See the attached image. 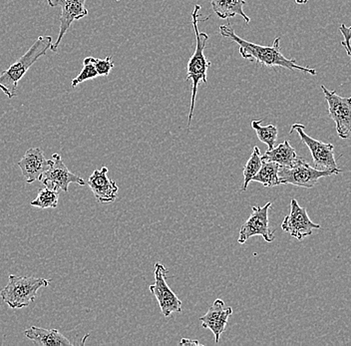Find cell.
<instances>
[{
    "label": "cell",
    "instance_id": "1",
    "mask_svg": "<svg viewBox=\"0 0 351 346\" xmlns=\"http://www.w3.org/2000/svg\"><path fill=\"white\" fill-rule=\"evenodd\" d=\"M219 34L221 36L232 39L234 43H237L240 47L239 51H240L241 57L247 59L251 62H256L267 67H282L289 70H298V71L304 72V73H308L313 76L317 74V70L300 66L296 64L295 59L287 58L280 50V37L274 39L271 46L254 45V43L245 40L237 35L230 23L219 26Z\"/></svg>",
    "mask_w": 351,
    "mask_h": 346
},
{
    "label": "cell",
    "instance_id": "2",
    "mask_svg": "<svg viewBox=\"0 0 351 346\" xmlns=\"http://www.w3.org/2000/svg\"><path fill=\"white\" fill-rule=\"evenodd\" d=\"M199 10H201V5L196 4L192 12L193 28H194L195 34H196V50L189 60L188 67H186V81L192 80V96H191L190 112H189V126H190L193 116H194L197 87H199L201 82L207 84L208 70L212 65V62L208 61L207 57L205 56L206 46H207L210 37L206 32H201L199 30V23H202V19H199L201 18Z\"/></svg>",
    "mask_w": 351,
    "mask_h": 346
},
{
    "label": "cell",
    "instance_id": "3",
    "mask_svg": "<svg viewBox=\"0 0 351 346\" xmlns=\"http://www.w3.org/2000/svg\"><path fill=\"white\" fill-rule=\"evenodd\" d=\"M52 41L53 38L51 36L41 35L24 55L0 74V90L8 96V99H12L16 95L19 81L38 59L47 53L48 49L51 48Z\"/></svg>",
    "mask_w": 351,
    "mask_h": 346
},
{
    "label": "cell",
    "instance_id": "4",
    "mask_svg": "<svg viewBox=\"0 0 351 346\" xmlns=\"http://www.w3.org/2000/svg\"><path fill=\"white\" fill-rule=\"evenodd\" d=\"M50 280L32 275H8V284L0 291V297L10 308H22L30 306L36 299L39 288L49 286Z\"/></svg>",
    "mask_w": 351,
    "mask_h": 346
},
{
    "label": "cell",
    "instance_id": "5",
    "mask_svg": "<svg viewBox=\"0 0 351 346\" xmlns=\"http://www.w3.org/2000/svg\"><path fill=\"white\" fill-rule=\"evenodd\" d=\"M335 175L331 171H320L311 167L300 158L291 167H280L278 171L280 185H293L296 187L311 188L317 185L318 180Z\"/></svg>",
    "mask_w": 351,
    "mask_h": 346
},
{
    "label": "cell",
    "instance_id": "6",
    "mask_svg": "<svg viewBox=\"0 0 351 346\" xmlns=\"http://www.w3.org/2000/svg\"><path fill=\"white\" fill-rule=\"evenodd\" d=\"M293 132L300 135L302 141L311 151L315 168L320 171H331L335 175L341 173L340 169L337 167V161H335V146L332 144L324 143V142L313 139L311 136L306 134V126L302 124H293L289 133L291 134Z\"/></svg>",
    "mask_w": 351,
    "mask_h": 346
},
{
    "label": "cell",
    "instance_id": "7",
    "mask_svg": "<svg viewBox=\"0 0 351 346\" xmlns=\"http://www.w3.org/2000/svg\"><path fill=\"white\" fill-rule=\"evenodd\" d=\"M328 104L329 117L337 125V135L341 139L351 138V97H342L322 85Z\"/></svg>",
    "mask_w": 351,
    "mask_h": 346
},
{
    "label": "cell",
    "instance_id": "8",
    "mask_svg": "<svg viewBox=\"0 0 351 346\" xmlns=\"http://www.w3.org/2000/svg\"><path fill=\"white\" fill-rule=\"evenodd\" d=\"M167 273H168V269L160 262H156L155 271H154L155 282L150 286L151 293L159 302L162 314L165 317H171L174 312H182V301L178 299L174 291L169 288L167 284Z\"/></svg>",
    "mask_w": 351,
    "mask_h": 346
},
{
    "label": "cell",
    "instance_id": "9",
    "mask_svg": "<svg viewBox=\"0 0 351 346\" xmlns=\"http://www.w3.org/2000/svg\"><path fill=\"white\" fill-rule=\"evenodd\" d=\"M271 203L267 201L263 207H252V214L247 222L241 225L239 244H245L252 236H261L267 243H271L274 240V232L269 229V210L271 209Z\"/></svg>",
    "mask_w": 351,
    "mask_h": 346
},
{
    "label": "cell",
    "instance_id": "10",
    "mask_svg": "<svg viewBox=\"0 0 351 346\" xmlns=\"http://www.w3.org/2000/svg\"><path fill=\"white\" fill-rule=\"evenodd\" d=\"M50 8H60L61 15L59 17L60 28L56 42L52 43L50 49L56 52L64 35L67 34L71 24L76 21L84 18L88 15V10L85 6L86 0H47Z\"/></svg>",
    "mask_w": 351,
    "mask_h": 346
},
{
    "label": "cell",
    "instance_id": "11",
    "mask_svg": "<svg viewBox=\"0 0 351 346\" xmlns=\"http://www.w3.org/2000/svg\"><path fill=\"white\" fill-rule=\"evenodd\" d=\"M40 182L45 187L57 190H63L64 193L68 192V187H69L70 184H77V185L80 186L86 185V182L81 177L70 172L69 169L66 167L62 158L59 154L52 155L51 166L44 173Z\"/></svg>",
    "mask_w": 351,
    "mask_h": 346
},
{
    "label": "cell",
    "instance_id": "12",
    "mask_svg": "<svg viewBox=\"0 0 351 346\" xmlns=\"http://www.w3.org/2000/svg\"><path fill=\"white\" fill-rule=\"evenodd\" d=\"M282 229L285 233L302 240L306 236H311L313 230L320 229V225L313 223L309 219L306 209L300 207L298 201L293 199L291 201V212L282 221Z\"/></svg>",
    "mask_w": 351,
    "mask_h": 346
},
{
    "label": "cell",
    "instance_id": "13",
    "mask_svg": "<svg viewBox=\"0 0 351 346\" xmlns=\"http://www.w3.org/2000/svg\"><path fill=\"white\" fill-rule=\"evenodd\" d=\"M52 160H47L40 148H30L26 151L16 165L21 168L22 176L26 183L32 184L40 181L44 173L51 166Z\"/></svg>",
    "mask_w": 351,
    "mask_h": 346
},
{
    "label": "cell",
    "instance_id": "14",
    "mask_svg": "<svg viewBox=\"0 0 351 346\" xmlns=\"http://www.w3.org/2000/svg\"><path fill=\"white\" fill-rule=\"evenodd\" d=\"M232 314V308L226 306L223 299H216L212 306H210L207 313L199 317L202 326L206 330H210L215 335V341L219 343V337L225 332L228 319Z\"/></svg>",
    "mask_w": 351,
    "mask_h": 346
},
{
    "label": "cell",
    "instance_id": "15",
    "mask_svg": "<svg viewBox=\"0 0 351 346\" xmlns=\"http://www.w3.org/2000/svg\"><path fill=\"white\" fill-rule=\"evenodd\" d=\"M107 174L108 168L102 167L100 170L94 171L88 179V186L100 203H113L117 199L119 188L115 182L108 178Z\"/></svg>",
    "mask_w": 351,
    "mask_h": 346
},
{
    "label": "cell",
    "instance_id": "16",
    "mask_svg": "<svg viewBox=\"0 0 351 346\" xmlns=\"http://www.w3.org/2000/svg\"><path fill=\"white\" fill-rule=\"evenodd\" d=\"M24 335L33 341L36 345L40 346H67L72 345L71 341L57 330H46V328H32L24 330Z\"/></svg>",
    "mask_w": 351,
    "mask_h": 346
},
{
    "label": "cell",
    "instance_id": "17",
    "mask_svg": "<svg viewBox=\"0 0 351 346\" xmlns=\"http://www.w3.org/2000/svg\"><path fill=\"white\" fill-rule=\"evenodd\" d=\"M298 159L300 157L287 140L284 143L274 147L271 150H267L262 156L263 162H274L280 167H291Z\"/></svg>",
    "mask_w": 351,
    "mask_h": 346
},
{
    "label": "cell",
    "instance_id": "18",
    "mask_svg": "<svg viewBox=\"0 0 351 346\" xmlns=\"http://www.w3.org/2000/svg\"><path fill=\"white\" fill-rule=\"evenodd\" d=\"M245 0H210L213 10L221 19H230L236 15H240L245 19V23H251V18L243 12Z\"/></svg>",
    "mask_w": 351,
    "mask_h": 346
},
{
    "label": "cell",
    "instance_id": "19",
    "mask_svg": "<svg viewBox=\"0 0 351 346\" xmlns=\"http://www.w3.org/2000/svg\"><path fill=\"white\" fill-rule=\"evenodd\" d=\"M280 168V166L274 162H263L262 167L252 181L261 183L265 187H278L280 185L278 177Z\"/></svg>",
    "mask_w": 351,
    "mask_h": 346
},
{
    "label": "cell",
    "instance_id": "20",
    "mask_svg": "<svg viewBox=\"0 0 351 346\" xmlns=\"http://www.w3.org/2000/svg\"><path fill=\"white\" fill-rule=\"evenodd\" d=\"M262 164L260 149L258 147H254L247 165L243 168V184L241 192H245L247 190L249 184L251 183L252 178L258 174V171L262 167Z\"/></svg>",
    "mask_w": 351,
    "mask_h": 346
},
{
    "label": "cell",
    "instance_id": "21",
    "mask_svg": "<svg viewBox=\"0 0 351 346\" xmlns=\"http://www.w3.org/2000/svg\"><path fill=\"white\" fill-rule=\"evenodd\" d=\"M263 120H254L252 122V127L256 134L258 136V140L263 142V144L269 147V150L274 148L276 144V139H278V131L276 126L273 124L267 125V126H262Z\"/></svg>",
    "mask_w": 351,
    "mask_h": 346
},
{
    "label": "cell",
    "instance_id": "22",
    "mask_svg": "<svg viewBox=\"0 0 351 346\" xmlns=\"http://www.w3.org/2000/svg\"><path fill=\"white\" fill-rule=\"evenodd\" d=\"M59 190L45 187L38 190L36 199L30 203L32 207L39 209H56L58 206Z\"/></svg>",
    "mask_w": 351,
    "mask_h": 346
},
{
    "label": "cell",
    "instance_id": "23",
    "mask_svg": "<svg viewBox=\"0 0 351 346\" xmlns=\"http://www.w3.org/2000/svg\"><path fill=\"white\" fill-rule=\"evenodd\" d=\"M83 65H84V67H83L82 71L78 74L76 78L72 80V87H76L77 85L81 84V83L85 82V81L98 77L97 70H96L93 63L88 60L87 57L83 61Z\"/></svg>",
    "mask_w": 351,
    "mask_h": 346
},
{
    "label": "cell",
    "instance_id": "24",
    "mask_svg": "<svg viewBox=\"0 0 351 346\" xmlns=\"http://www.w3.org/2000/svg\"><path fill=\"white\" fill-rule=\"evenodd\" d=\"M87 58L90 62L93 63L97 70L98 76H108L111 70L113 69L114 62L112 61L111 56L105 59L94 58V57H87Z\"/></svg>",
    "mask_w": 351,
    "mask_h": 346
},
{
    "label": "cell",
    "instance_id": "25",
    "mask_svg": "<svg viewBox=\"0 0 351 346\" xmlns=\"http://www.w3.org/2000/svg\"><path fill=\"white\" fill-rule=\"evenodd\" d=\"M340 32L343 35L344 40L342 41L341 45L346 48V53L350 57L351 60V26L348 27L346 24H341L339 27Z\"/></svg>",
    "mask_w": 351,
    "mask_h": 346
},
{
    "label": "cell",
    "instance_id": "26",
    "mask_svg": "<svg viewBox=\"0 0 351 346\" xmlns=\"http://www.w3.org/2000/svg\"><path fill=\"white\" fill-rule=\"evenodd\" d=\"M180 345H201V343L197 341H195V339L190 338H182V341H180Z\"/></svg>",
    "mask_w": 351,
    "mask_h": 346
},
{
    "label": "cell",
    "instance_id": "27",
    "mask_svg": "<svg viewBox=\"0 0 351 346\" xmlns=\"http://www.w3.org/2000/svg\"><path fill=\"white\" fill-rule=\"evenodd\" d=\"M295 1L298 4H306L308 0H295Z\"/></svg>",
    "mask_w": 351,
    "mask_h": 346
}]
</instances>
